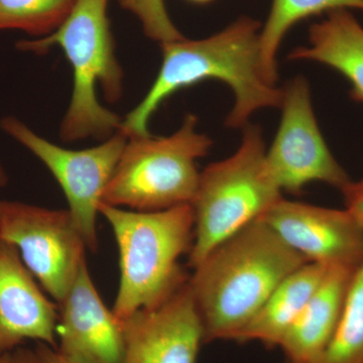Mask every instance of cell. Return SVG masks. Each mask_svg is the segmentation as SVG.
<instances>
[{"mask_svg": "<svg viewBox=\"0 0 363 363\" xmlns=\"http://www.w3.org/2000/svg\"><path fill=\"white\" fill-rule=\"evenodd\" d=\"M38 363H89L79 358L64 354L58 348L52 347L45 343L38 342L35 350Z\"/></svg>", "mask_w": 363, "mask_h": 363, "instance_id": "22", "label": "cell"}, {"mask_svg": "<svg viewBox=\"0 0 363 363\" xmlns=\"http://www.w3.org/2000/svg\"><path fill=\"white\" fill-rule=\"evenodd\" d=\"M58 306L59 351L89 363L121 362L123 322L100 297L87 260L81 264L70 290Z\"/></svg>", "mask_w": 363, "mask_h": 363, "instance_id": "12", "label": "cell"}, {"mask_svg": "<svg viewBox=\"0 0 363 363\" xmlns=\"http://www.w3.org/2000/svg\"><path fill=\"white\" fill-rule=\"evenodd\" d=\"M107 4L108 0H77L55 32L16 44L20 51L37 55L59 47L70 63L73 89L60 126L63 142L88 138L104 142L121 128L123 119L97 97L98 87L111 104L118 101L123 93V71L116 58Z\"/></svg>", "mask_w": 363, "mask_h": 363, "instance_id": "3", "label": "cell"}, {"mask_svg": "<svg viewBox=\"0 0 363 363\" xmlns=\"http://www.w3.org/2000/svg\"><path fill=\"white\" fill-rule=\"evenodd\" d=\"M7 182H9V176H7L6 169H4V166L0 162V188L6 186Z\"/></svg>", "mask_w": 363, "mask_h": 363, "instance_id": "24", "label": "cell"}, {"mask_svg": "<svg viewBox=\"0 0 363 363\" xmlns=\"http://www.w3.org/2000/svg\"><path fill=\"white\" fill-rule=\"evenodd\" d=\"M327 269L328 267L307 262L286 277L236 341H259L267 347H279L317 290Z\"/></svg>", "mask_w": 363, "mask_h": 363, "instance_id": "16", "label": "cell"}, {"mask_svg": "<svg viewBox=\"0 0 363 363\" xmlns=\"http://www.w3.org/2000/svg\"><path fill=\"white\" fill-rule=\"evenodd\" d=\"M59 306L45 297L11 243L0 240V357L26 340L58 347Z\"/></svg>", "mask_w": 363, "mask_h": 363, "instance_id": "13", "label": "cell"}, {"mask_svg": "<svg viewBox=\"0 0 363 363\" xmlns=\"http://www.w3.org/2000/svg\"><path fill=\"white\" fill-rule=\"evenodd\" d=\"M118 4L140 21L149 39L160 44L185 39L169 18L164 0H118Z\"/></svg>", "mask_w": 363, "mask_h": 363, "instance_id": "20", "label": "cell"}, {"mask_svg": "<svg viewBox=\"0 0 363 363\" xmlns=\"http://www.w3.org/2000/svg\"><path fill=\"white\" fill-rule=\"evenodd\" d=\"M0 128L51 172L66 196L69 212L87 250L96 252L99 205L128 136L119 130L96 147L75 150L49 142L16 116L2 118Z\"/></svg>", "mask_w": 363, "mask_h": 363, "instance_id": "7", "label": "cell"}, {"mask_svg": "<svg viewBox=\"0 0 363 363\" xmlns=\"http://www.w3.org/2000/svg\"><path fill=\"white\" fill-rule=\"evenodd\" d=\"M77 0H0V30L45 37L68 18Z\"/></svg>", "mask_w": 363, "mask_h": 363, "instance_id": "19", "label": "cell"}, {"mask_svg": "<svg viewBox=\"0 0 363 363\" xmlns=\"http://www.w3.org/2000/svg\"><path fill=\"white\" fill-rule=\"evenodd\" d=\"M189 1L193 2V4H206L209 2L213 1V0H189Z\"/></svg>", "mask_w": 363, "mask_h": 363, "instance_id": "25", "label": "cell"}, {"mask_svg": "<svg viewBox=\"0 0 363 363\" xmlns=\"http://www.w3.org/2000/svg\"><path fill=\"white\" fill-rule=\"evenodd\" d=\"M9 363H38L35 350L18 347L11 352Z\"/></svg>", "mask_w": 363, "mask_h": 363, "instance_id": "23", "label": "cell"}, {"mask_svg": "<svg viewBox=\"0 0 363 363\" xmlns=\"http://www.w3.org/2000/svg\"><path fill=\"white\" fill-rule=\"evenodd\" d=\"M0 240L11 243L43 289L60 304L87 250L69 210L0 200Z\"/></svg>", "mask_w": 363, "mask_h": 363, "instance_id": "8", "label": "cell"}, {"mask_svg": "<svg viewBox=\"0 0 363 363\" xmlns=\"http://www.w3.org/2000/svg\"><path fill=\"white\" fill-rule=\"evenodd\" d=\"M292 61H314L342 74L350 95L363 104V26L350 9H336L310 26L309 44L290 55Z\"/></svg>", "mask_w": 363, "mask_h": 363, "instance_id": "15", "label": "cell"}, {"mask_svg": "<svg viewBox=\"0 0 363 363\" xmlns=\"http://www.w3.org/2000/svg\"><path fill=\"white\" fill-rule=\"evenodd\" d=\"M121 363H197L204 343L189 279L168 300L123 320Z\"/></svg>", "mask_w": 363, "mask_h": 363, "instance_id": "11", "label": "cell"}, {"mask_svg": "<svg viewBox=\"0 0 363 363\" xmlns=\"http://www.w3.org/2000/svg\"><path fill=\"white\" fill-rule=\"evenodd\" d=\"M259 220L308 262L357 267L363 259V226L346 208L332 209L281 197Z\"/></svg>", "mask_w": 363, "mask_h": 363, "instance_id": "10", "label": "cell"}, {"mask_svg": "<svg viewBox=\"0 0 363 363\" xmlns=\"http://www.w3.org/2000/svg\"><path fill=\"white\" fill-rule=\"evenodd\" d=\"M307 262L259 219L215 247L189 278L204 342L236 341L277 286Z\"/></svg>", "mask_w": 363, "mask_h": 363, "instance_id": "2", "label": "cell"}, {"mask_svg": "<svg viewBox=\"0 0 363 363\" xmlns=\"http://www.w3.org/2000/svg\"><path fill=\"white\" fill-rule=\"evenodd\" d=\"M336 9L363 11V0H272L259 35L260 70L269 85L276 86L278 81L277 55L289 30L305 18Z\"/></svg>", "mask_w": 363, "mask_h": 363, "instance_id": "17", "label": "cell"}, {"mask_svg": "<svg viewBox=\"0 0 363 363\" xmlns=\"http://www.w3.org/2000/svg\"><path fill=\"white\" fill-rule=\"evenodd\" d=\"M9 357H11V353H7V354L2 355L0 357V363H9Z\"/></svg>", "mask_w": 363, "mask_h": 363, "instance_id": "26", "label": "cell"}, {"mask_svg": "<svg viewBox=\"0 0 363 363\" xmlns=\"http://www.w3.org/2000/svg\"><path fill=\"white\" fill-rule=\"evenodd\" d=\"M281 119L267 150V172L281 191L298 194L312 182L342 191L351 179L331 154L313 111L307 80L293 79L283 89Z\"/></svg>", "mask_w": 363, "mask_h": 363, "instance_id": "9", "label": "cell"}, {"mask_svg": "<svg viewBox=\"0 0 363 363\" xmlns=\"http://www.w3.org/2000/svg\"><path fill=\"white\" fill-rule=\"evenodd\" d=\"M341 192L345 200L346 209L363 226V180L351 181Z\"/></svg>", "mask_w": 363, "mask_h": 363, "instance_id": "21", "label": "cell"}, {"mask_svg": "<svg viewBox=\"0 0 363 363\" xmlns=\"http://www.w3.org/2000/svg\"><path fill=\"white\" fill-rule=\"evenodd\" d=\"M357 267H328L317 290L279 344L288 363H315L323 354L337 329Z\"/></svg>", "mask_w": 363, "mask_h": 363, "instance_id": "14", "label": "cell"}, {"mask_svg": "<svg viewBox=\"0 0 363 363\" xmlns=\"http://www.w3.org/2000/svg\"><path fill=\"white\" fill-rule=\"evenodd\" d=\"M262 28L259 21L243 16L206 39L161 44L156 80L124 117L121 130L128 138L150 135L149 121L159 107L174 93L205 80L221 81L233 91V108L225 121L228 128H245L259 109L281 107L283 89L269 85L260 70Z\"/></svg>", "mask_w": 363, "mask_h": 363, "instance_id": "1", "label": "cell"}, {"mask_svg": "<svg viewBox=\"0 0 363 363\" xmlns=\"http://www.w3.org/2000/svg\"><path fill=\"white\" fill-rule=\"evenodd\" d=\"M266 155L262 130L248 123L235 154L200 173L191 202L195 227L189 266L194 269L215 247L259 220L283 197L267 172Z\"/></svg>", "mask_w": 363, "mask_h": 363, "instance_id": "5", "label": "cell"}, {"mask_svg": "<svg viewBox=\"0 0 363 363\" xmlns=\"http://www.w3.org/2000/svg\"><path fill=\"white\" fill-rule=\"evenodd\" d=\"M197 123L190 113L173 135L128 138L102 202L145 212L191 204L200 179L196 162L212 147Z\"/></svg>", "mask_w": 363, "mask_h": 363, "instance_id": "6", "label": "cell"}, {"mask_svg": "<svg viewBox=\"0 0 363 363\" xmlns=\"http://www.w3.org/2000/svg\"><path fill=\"white\" fill-rule=\"evenodd\" d=\"M315 363H363V259L351 279L337 329Z\"/></svg>", "mask_w": 363, "mask_h": 363, "instance_id": "18", "label": "cell"}, {"mask_svg": "<svg viewBox=\"0 0 363 363\" xmlns=\"http://www.w3.org/2000/svg\"><path fill=\"white\" fill-rule=\"evenodd\" d=\"M119 252L118 292L112 311L121 321L138 310L152 309L187 283L179 264L194 240L191 204L161 211H136L101 202Z\"/></svg>", "mask_w": 363, "mask_h": 363, "instance_id": "4", "label": "cell"}]
</instances>
